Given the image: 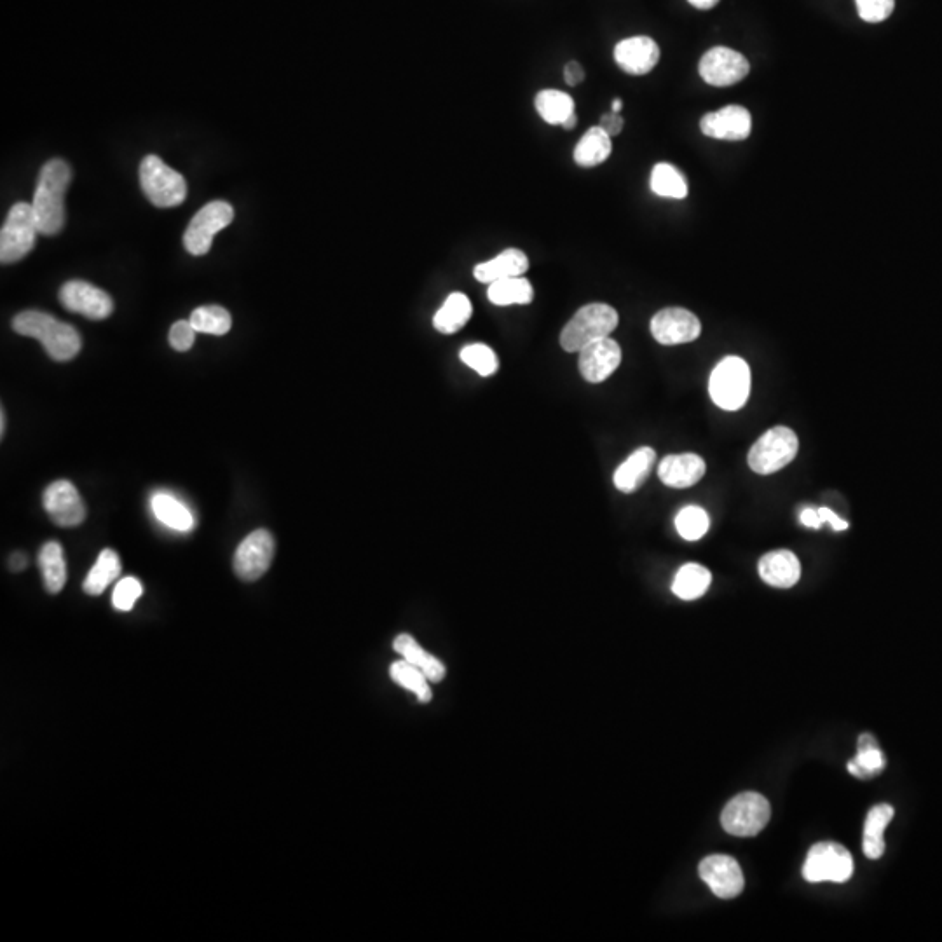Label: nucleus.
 I'll use <instances>...</instances> for the list:
<instances>
[{
  "label": "nucleus",
  "mask_w": 942,
  "mask_h": 942,
  "mask_svg": "<svg viewBox=\"0 0 942 942\" xmlns=\"http://www.w3.org/2000/svg\"><path fill=\"white\" fill-rule=\"evenodd\" d=\"M70 178L72 171L63 159H51L42 166L32 208L39 233L44 236H55L65 226V192Z\"/></svg>",
  "instance_id": "nucleus-1"
},
{
  "label": "nucleus",
  "mask_w": 942,
  "mask_h": 942,
  "mask_svg": "<svg viewBox=\"0 0 942 942\" xmlns=\"http://www.w3.org/2000/svg\"><path fill=\"white\" fill-rule=\"evenodd\" d=\"M13 330L16 334L37 339L56 362H69L81 351V335L76 328L48 313L23 311L16 314Z\"/></svg>",
  "instance_id": "nucleus-2"
},
{
  "label": "nucleus",
  "mask_w": 942,
  "mask_h": 942,
  "mask_svg": "<svg viewBox=\"0 0 942 942\" xmlns=\"http://www.w3.org/2000/svg\"><path fill=\"white\" fill-rule=\"evenodd\" d=\"M620 316L616 309L604 302H594L578 309L560 332V346L567 353H580L595 341L611 337L618 327Z\"/></svg>",
  "instance_id": "nucleus-3"
},
{
  "label": "nucleus",
  "mask_w": 942,
  "mask_h": 942,
  "mask_svg": "<svg viewBox=\"0 0 942 942\" xmlns=\"http://www.w3.org/2000/svg\"><path fill=\"white\" fill-rule=\"evenodd\" d=\"M751 393V369L742 358L726 356L717 363L709 379V395L719 409L740 410Z\"/></svg>",
  "instance_id": "nucleus-4"
},
{
  "label": "nucleus",
  "mask_w": 942,
  "mask_h": 942,
  "mask_svg": "<svg viewBox=\"0 0 942 942\" xmlns=\"http://www.w3.org/2000/svg\"><path fill=\"white\" fill-rule=\"evenodd\" d=\"M140 185L145 196L157 208L182 205L187 198L185 178L164 163L161 157H144L140 164Z\"/></svg>",
  "instance_id": "nucleus-5"
},
{
  "label": "nucleus",
  "mask_w": 942,
  "mask_h": 942,
  "mask_svg": "<svg viewBox=\"0 0 942 942\" xmlns=\"http://www.w3.org/2000/svg\"><path fill=\"white\" fill-rule=\"evenodd\" d=\"M798 447V437L794 431L785 426H775L752 445L747 463L759 475H772L791 465L798 454Z\"/></svg>",
  "instance_id": "nucleus-6"
},
{
  "label": "nucleus",
  "mask_w": 942,
  "mask_h": 942,
  "mask_svg": "<svg viewBox=\"0 0 942 942\" xmlns=\"http://www.w3.org/2000/svg\"><path fill=\"white\" fill-rule=\"evenodd\" d=\"M39 227L35 222L34 208L28 203H16L9 210L6 224L0 231V260L2 264H13L27 257L34 250Z\"/></svg>",
  "instance_id": "nucleus-7"
},
{
  "label": "nucleus",
  "mask_w": 942,
  "mask_h": 942,
  "mask_svg": "<svg viewBox=\"0 0 942 942\" xmlns=\"http://www.w3.org/2000/svg\"><path fill=\"white\" fill-rule=\"evenodd\" d=\"M770 803L758 792H744L731 799L721 813V824L726 833L740 838L756 836L770 822Z\"/></svg>",
  "instance_id": "nucleus-8"
},
{
  "label": "nucleus",
  "mask_w": 942,
  "mask_h": 942,
  "mask_svg": "<svg viewBox=\"0 0 942 942\" xmlns=\"http://www.w3.org/2000/svg\"><path fill=\"white\" fill-rule=\"evenodd\" d=\"M854 874V859L847 848L838 843L824 841L812 847L803 866V876L808 883H845Z\"/></svg>",
  "instance_id": "nucleus-9"
},
{
  "label": "nucleus",
  "mask_w": 942,
  "mask_h": 942,
  "mask_svg": "<svg viewBox=\"0 0 942 942\" xmlns=\"http://www.w3.org/2000/svg\"><path fill=\"white\" fill-rule=\"evenodd\" d=\"M234 220V208L226 201H212L203 206L187 227L184 234L185 250L201 257L210 252L215 234L226 229Z\"/></svg>",
  "instance_id": "nucleus-10"
},
{
  "label": "nucleus",
  "mask_w": 942,
  "mask_h": 942,
  "mask_svg": "<svg viewBox=\"0 0 942 942\" xmlns=\"http://www.w3.org/2000/svg\"><path fill=\"white\" fill-rule=\"evenodd\" d=\"M749 70V60L742 53L724 46L709 49L698 63L700 77L714 88H728L744 81Z\"/></svg>",
  "instance_id": "nucleus-11"
},
{
  "label": "nucleus",
  "mask_w": 942,
  "mask_h": 942,
  "mask_svg": "<svg viewBox=\"0 0 942 942\" xmlns=\"http://www.w3.org/2000/svg\"><path fill=\"white\" fill-rule=\"evenodd\" d=\"M274 557V538L266 529L248 534L234 553V573L241 580L255 581L262 578L271 566Z\"/></svg>",
  "instance_id": "nucleus-12"
},
{
  "label": "nucleus",
  "mask_w": 942,
  "mask_h": 942,
  "mask_svg": "<svg viewBox=\"0 0 942 942\" xmlns=\"http://www.w3.org/2000/svg\"><path fill=\"white\" fill-rule=\"evenodd\" d=\"M651 335L663 346H677L697 341L702 323L697 314L683 308H665L651 318Z\"/></svg>",
  "instance_id": "nucleus-13"
},
{
  "label": "nucleus",
  "mask_w": 942,
  "mask_h": 942,
  "mask_svg": "<svg viewBox=\"0 0 942 942\" xmlns=\"http://www.w3.org/2000/svg\"><path fill=\"white\" fill-rule=\"evenodd\" d=\"M60 302L70 313L82 314L89 320H105L114 311V302L107 292L86 281L74 280L63 285Z\"/></svg>",
  "instance_id": "nucleus-14"
},
{
  "label": "nucleus",
  "mask_w": 942,
  "mask_h": 942,
  "mask_svg": "<svg viewBox=\"0 0 942 942\" xmlns=\"http://www.w3.org/2000/svg\"><path fill=\"white\" fill-rule=\"evenodd\" d=\"M698 873L719 899H735L744 890V873L730 855H710L702 861Z\"/></svg>",
  "instance_id": "nucleus-15"
},
{
  "label": "nucleus",
  "mask_w": 942,
  "mask_h": 942,
  "mask_svg": "<svg viewBox=\"0 0 942 942\" xmlns=\"http://www.w3.org/2000/svg\"><path fill=\"white\" fill-rule=\"evenodd\" d=\"M620 363H622L620 344L615 339L606 337L581 349L578 369L585 381L599 384L613 376V372L620 367Z\"/></svg>",
  "instance_id": "nucleus-16"
},
{
  "label": "nucleus",
  "mask_w": 942,
  "mask_h": 942,
  "mask_svg": "<svg viewBox=\"0 0 942 942\" xmlns=\"http://www.w3.org/2000/svg\"><path fill=\"white\" fill-rule=\"evenodd\" d=\"M44 508L56 526L76 527L86 519L81 494L67 480H58L44 491Z\"/></svg>",
  "instance_id": "nucleus-17"
},
{
  "label": "nucleus",
  "mask_w": 942,
  "mask_h": 942,
  "mask_svg": "<svg viewBox=\"0 0 942 942\" xmlns=\"http://www.w3.org/2000/svg\"><path fill=\"white\" fill-rule=\"evenodd\" d=\"M700 130L705 137L740 142L751 135V112L742 105H728L724 109L705 114L700 121Z\"/></svg>",
  "instance_id": "nucleus-18"
},
{
  "label": "nucleus",
  "mask_w": 942,
  "mask_h": 942,
  "mask_svg": "<svg viewBox=\"0 0 942 942\" xmlns=\"http://www.w3.org/2000/svg\"><path fill=\"white\" fill-rule=\"evenodd\" d=\"M615 62L628 76H646L660 62V48L648 35H635L618 42Z\"/></svg>",
  "instance_id": "nucleus-19"
},
{
  "label": "nucleus",
  "mask_w": 942,
  "mask_h": 942,
  "mask_svg": "<svg viewBox=\"0 0 942 942\" xmlns=\"http://www.w3.org/2000/svg\"><path fill=\"white\" fill-rule=\"evenodd\" d=\"M707 465L698 454H674L658 465V477L674 489H688L704 478Z\"/></svg>",
  "instance_id": "nucleus-20"
},
{
  "label": "nucleus",
  "mask_w": 942,
  "mask_h": 942,
  "mask_svg": "<svg viewBox=\"0 0 942 942\" xmlns=\"http://www.w3.org/2000/svg\"><path fill=\"white\" fill-rule=\"evenodd\" d=\"M527 269H529V259L526 253L519 248H506L505 252L499 253L494 259L477 264L473 269V276L480 283L491 285L494 281L524 276Z\"/></svg>",
  "instance_id": "nucleus-21"
},
{
  "label": "nucleus",
  "mask_w": 942,
  "mask_h": 942,
  "mask_svg": "<svg viewBox=\"0 0 942 942\" xmlns=\"http://www.w3.org/2000/svg\"><path fill=\"white\" fill-rule=\"evenodd\" d=\"M758 571L761 580L775 588L794 587L801 578V564L789 550H775L763 555Z\"/></svg>",
  "instance_id": "nucleus-22"
},
{
  "label": "nucleus",
  "mask_w": 942,
  "mask_h": 942,
  "mask_svg": "<svg viewBox=\"0 0 942 942\" xmlns=\"http://www.w3.org/2000/svg\"><path fill=\"white\" fill-rule=\"evenodd\" d=\"M655 461L656 452L651 447H641L632 452L627 461L616 468L615 477H613L616 489L625 494L639 491L651 475Z\"/></svg>",
  "instance_id": "nucleus-23"
},
{
  "label": "nucleus",
  "mask_w": 942,
  "mask_h": 942,
  "mask_svg": "<svg viewBox=\"0 0 942 942\" xmlns=\"http://www.w3.org/2000/svg\"><path fill=\"white\" fill-rule=\"evenodd\" d=\"M393 649L403 660L412 663L414 667L423 670L424 676L430 679V683H440L444 681L445 670L444 663L438 660L437 656L431 655L426 649L421 648V644L409 634H400L393 642Z\"/></svg>",
  "instance_id": "nucleus-24"
},
{
  "label": "nucleus",
  "mask_w": 942,
  "mask_h": 942,
  "mask_svg": "<svg viewBox=\"0 0 942 942\" xmlns=\"http://www.w3.org/2000/svg\"><path fill=\"white\" fill-rule=\"evenodd\" d=\"M894 808L890 805H878L867 813L866 826H864V840L862 850L867 859H881L885 854V829L890 820L894 819Z\"/></svg>",
  "instance_id": "nucleus-25"
},
{
  "label": "nucleus",
  "mask_w": 942,
  "mask_h": 942,
  "mask_svg": "<svg viewBox=\"0 0 942 942\" xmlns=\"http://www.w3.org/2000/svg\"><path fill=\"white\" fill-rule=\"evenodd\" d=\"M613 152V142L601 126H594L581 137L578 145L574 147V163L581 168H595L608 161Z\"/></svg>",
  "instance_id": "nucleus-26"
},
{
  "label": "nucleus",
  "mask_w": 942,
  "mask_h": 942,
  "mask_svg": "<svg viewBox=\"0 0 942 942\" xmlns=\"http://www.w3.org/2000/svg\"><path fill=\"white\" fill-rule=\"evenodd\" d=\"M151 508L154 515H156V519L164 526L173 529V531L189 533L194 527V517H192L191 510L171 494L156 492L151 499Z\"/></svg>",
  "instance_id": "nucleus-27"
},
{
  "label": "nucleus",
  "mask_w": 942,
  "mask_h": 942,
  "mask_svg": "<svg viewBox=\"0 0 942 942\" xmlns=\"http://www.w3.org/2000/svg\"><path fill=\"white\" fill-rule=\"evenodd\" d=\"M473 314L471 301L461 292H454L445 299L444 306L433 316V327L440 334H456L465 327Z\"/></svg>",
  "instance_id": "nucleus-28"
},
{
  "label": "nucleus",
  "mask_w": 942,
  "mask_h": 942,
  "mask_svg": "<svg viewBox=\"0 0 942 942\" xmlns=\"http://www.w3.org/2000/svg\"><path fill=\"white\" fill-rule=\"evenodd\" d=\"M39 567H41L44 587L49 594H58L67 583V562L60 543L49 541L41 548L39 553Z\"/></svg>",
  "instance_id": "nucleus-29"
},
{
  "label": "nucleus",
  "mask_w": 942,
  "mask_h": 942,
  "mask_svg": "<svg viewBox=\"0 0 942 942\" xmlns=\"http://www.w3.org/2000/svg\"><path fill=\"white\" fill-rule=\"evenodd\" d=\"M487 299L494 306H513V304L526 306V304L533 302V285L524 276L494 281L487 288Z\"/></svg>",
  "instance_id": "nucleus-30"
},
{
  "label": "nucleus",
  "mask_w": 942,
  "mask_h": 942,
  "mask_svg": "<svg viewBox=\"0 0 942 942\" xmlns=\"http://www.w3.org/2000/svg\"><path fill=\"white\" fill-rule=\"evenodd\" d=\"M536 112L541 119L552 126H562L569 117L574 116L573 96L559 89H543L534 100Z\"/></svg>",
  "instance_id": "nucleus-31"
},
{
  "label": "nucleus",
  "mask_w": 942,
  "mask_h": 942,
  "mask_svg": "<svg viewBox=\"0 0 942 942\" xmlns=\"http://www.w3.org/2000/svg\"><path fill=\"white\" fill-rule=\"evenodd\" d=\"M712 583V574L709 569L700 564H686L677 571L672 592L683 601H695L709 590Z\"/></svg>",
  "instance_id": "nucleus-32"
},
{
  "label": "nucleus",
  "mask_w": 942,
  "mask_h": 942,
  "mask_svg": "<svg viewBox=\"0 0 942 942\" xmlns=\"http://www.w3.org/2000/svg\"><path fill=\"white\" fill-rule=\"evenodd\" d=\"M119 574H121V559L114 550L107 548L98 555L95 566L91 567L82 588L88 595L103 594L110 583H114L119 578Z\"/></svg>",
  "instance_id": "nucleus-33"
},
{
  "label": "nucleus",
  "mask_w": 942,
  "mask_h": 942,
  "mask_svg": "<svg viewBox=\"0 0 942 942\" xmlns=\"http://www.w3.org/2000/svg\"><path fill=\"white\" fill-rule=\"evenodd\" d=\"M651 191L660 198L684 199L688 196V182L676 166L669 163L655 164L649 178Z\"/></svg>",
  "instance_id": "nucleus-34"
},
{
  "label": "nucleus",
  "mask_w": 942,
  "mask_h": 942,
  "mask_svg": "<svg viewBox=\"0 0 942 942\" xmlns=\"http://www.w3.org/2000/svg\"><path fill=\"white\" fill-rule=\"evenodd\" d=\"M390 676L398 686H402V688L410 691V693H414L421 704L431 702L433 693H431L430 684H428L430 683V679L424 676L423 670L417 669L412 663L403 660V658L402 660H398V662L391 665Z\"/></svg>",
  "instance_id": "nucleus-35"
},
{
  "label": "nucleus",
  "mask_w": 942,
  "mask_h": 942,
  "mask_svg": "<svg viewBox=\"0 0 942 942\" xmlns=\"http://www.w3.org/2000/svg\"><path fill=\"white\" fill-rule=\"evenodd\" d=\"M189 321L194 330L201 334L226 335L233 327L231 314L220 306H203V308L194 309Z\"/></svg>",
  "instance_id": "nucleus-36"
},
{
  "label": "nucleus",
  "mask_w": 942,
  "mask_h": 942,
  "mask_svg": "<svg viewBox=\"0 0 942 942\" xmlns=\"http://www.w3.org/2000/svg\"><path fill=\"white\" fill-rule=\"evenodd\" d=\"M709 527V515H707L704 508H700V506H684L683 510L677 513V533L686 541L702 540L705 534H707V531H709Z\"/></svg>",
  "instance_id": "nucleus-37"
},
{
  "label": "nucleus",
  "mask_w": 942,
  "mask_h": 942,
  "mask_svg": "<svg viewBox=\"0 0 942 942\" xmlns=\"http://www.w3.org/2000/svg\"><path fill=\"white\" fill-rule=\"evenodd\" d=\"M461 362L475 370L478 376L491 377L499 369L498 355L487 344H468L459 353Z\"/></svg>",
  "instance_id": "nucleus-38"
},
{
  "label": "nucleus",
  "mask_w": 942,
  "mask_h": 942,
  "mask_svg": "<svg viewBox=\"0 0 942 942\" xmlns=\"http://www.w3.org/2000/svg\"><path fill=\"white\" fill-rule=\"evenodd\" d=\"M885 756L880 751V747H869V749H859L854 761L848 763V773H852L857 779H871L880 775L885 770Z\"/></svg>",
  "instance_id": "nucleus-39"
},
{
  "label": "nucleus",
  "mask_w": 942,
  "mask_h": 942,
  "mask_svg": "<svg viewBox=\"0 0 942 942\" xmlns=\"http://www.w3.org/2000/svg\"><path fill=\"white\" fill-rule=\"evenodd\" d=\"M142 583L133 578V576H128V578H123V580L117 583L116 588H114V595H112V604L117 611H131L135 608L138 599L142 597Z\"/></svg>",
  "instance_id": "nucleus-40"
},
{
  "label": "nucleus",
  "mask_w": 942,
  "mask_h": 942,
  "mask_svg": "<svg viewBox=\"0 0 942 942\" xmlns=\"http://www.w3.org/2000/svg\"><path fill=\"white\" fill-rule=\"evenodd\" d=\"M857 11L867 23H881L894 13L895 0H855Z\"/></svg>",
  "instance_id": "nucleus-41"
},
{
  "label": "nucleus",
  "mask_w": 942,
  "mask_h": 942,
  "mask_svg": "<svg viewBox=\"0 0 942 942\" xmlns=\"http://www.w3.org/2000/svg\"><path fill=\"white\" fill-rule=\"evenodd\" d=\"M194 339H196V330L191 325V321L180 320L171 327L170 330V344L171 348L175 351H189L194 344Z\"/></svg>",
  "instance_id": "nucleus-42"
},
{
  "label": "nucleus",
  "mask_w": 942,
  "mask_h": 942,
  "mask_svg": "<svg viewBox=\"0 0 942 942\" xmlns=\"http://www.w3.org/2000/svg\"><path fill=\"white\" fill-rule=\"evenodd\" d=\"M599 126H601L602 130L608 133L609 137L613 138L616 137V135H620V133H622L623 126H625V121H623V117L620 116V114H616V112H608V114H604V116L601 117V123H599Z\"/></svg>",
  "instance_id": "nucleus-43"
},
{
  "label": "nucleus",
  "mask_w": 942,
  "mask_h": 942,
  "mask_svg": "<svg viewBox=\"0 0 942 942\" xmlns=\"http://www.w3.org/2000/svg\"><path fill=\"white\" fill-rule=\"evenodd\" d=\"M564 81H566L569 86H578V84L585 81V70H583L580 63H567L566 67H564Z\"/></svg>",
  "instance_id": "nucleus-44"
},
{
  "label": "nucleus",
  "mask_w": 942,
  "mask_h": 942,
  "mask_svg": "<svg viewBox=\"0 0 942 942\" xmlns=\"http://www.w3.org/2000/svg\"><path fill=\"white\" fill-rule=\"evenodd\" d=\"M817 512H819L822 524L829 522V524L833 526L834 531H847L848 527H850L848 526L847 520L840 519V517H838L833 510H829V508H819Z\"/></svg>",
  "instance_id": "nucleus-45"
},
{
  "label": "nucleus",
  "mask_w": 942,
  "mask_h": 942,
  "mask_svg": "<svg viewBox=\"0 0 942 942\" xmlns=\"http://www.w3.org/2000/svg\"><path fill=\"white\" fill-rule=\"evenodd\" d=\"M799 520L801 524L806 527H812V529H820L822 527V520H820L819 512L813 510V508H806L799 515Z\"/></svg>",
  "instance_id": "nucleus-46"
},
{
  "label": "nucleus",
  "mask_w": 942,
  "mask_h": 942,
  "mask_svg": "<svg viewBox=\"0 0 942 942\" xmlns=\"http://www.w3.org/2000/svg\"><path fill=\"white\" fill-rule=\"evenodd\" d=\"M9 567L13 573H20L25 567H27V555L25 553H13L11 559H9Z\"/></svg>",
  "instance_id": "nucleus-47"
},
{
  "label": "nucleus",
  "mask_w": 942,
  "mask_h": 942,
  "mask_svg": "<svg viewBox=\"0 0 942 942\" xmlns=\"http://www.w3.org/2000/svg\"><path fill=\"white\" fill-rule=\"evenodd\" d=\"M688 2H690L691 6L697 7V9H704L705 11V9H712V7L716 6L719 0H688Z\"/></svg>",
  "instance_id": "nucleus-48"
},
{
  "label": "nucleus",
  "mask_w": 942,
  "mask_h": 942,
  "mask_svg": "<svg viewBox=\"0 0 942 942\" xmlns=\"http://www.w3.org/2000/svg\"><path fill=\"white\" fill-rule=\"evenodd\" d=\"M576 124H578V117H576V114H574V116H571L569 119H567L566 123L562 124V128H564V130L571 131L576 128Z\"/></svg>",
  "instance_id": "nucleus-49"
},
{
  "label": "nucleus",
  "mask_w": 942,
  "mask_h": 942,
  "mask_svg": "<svg viewBox=\"0 0 942 942\" xmlns=\"http://www.w3.org/2000/svg\"><path fill=\"white\" fill-rule=\"evenodd\" d=\"M622 109H623L622 100H620V98H616L615 102H613V105H611V112H616V114H620V112H622Z\"/></svg>",
  "instance_id": "nucleus-50"
},
{
  "label": "nucleus",
  "mask_w": 942,
  "mask_h": 942,
  "mask_svg": "<svg viewBox=\"0 0 942 942\" xmlns=\"http://www.w3.org/2000/svg\"><path fill=\"white\" fill-rule=\"evenodd\" d=\"M4 431H6V414H4V410H2V412H0V435H4Z\"/></svg>",
  "instance_id": "nucleus-51"
}]
</instances>
